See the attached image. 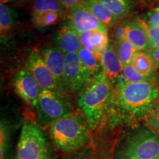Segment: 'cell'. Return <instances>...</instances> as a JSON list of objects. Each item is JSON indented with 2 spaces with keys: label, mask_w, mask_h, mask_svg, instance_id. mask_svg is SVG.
I'll return each mask as SVG.
<instances>
[{
  "label": "cell",
  "mask_w": 159,
  "mask_h": 159,
  "mask_svg": "<svg viewBox=\"0 0 159 159\" xmlns=\"http://www.w3.org/2000/svg\"><path fill=\"white\" fill-rule=\"evenodd\" d=\"M159 102V87L154 80L116 85L110 113L119 122L146 119Z\"/></svg>",
  "instance_id": "6da1fadb"
},
{
  "label": "cell",
  "mask_w": 159,
  "mask_h": 159,
  "mask_svg": "<svg viewBox=\"0 0 159 159\" xmlns=\"http://www.w3.org/2000/svg\"><path fill=\"white\" fill-rule=\"evenodd\" d=\"M114 89V85L102 71L78 97L77 105L92 130L101 126L110 114Z\"/></svg>",
  "instance_id": "7a4b0ae2"
},
{
  "label": "cell",
  "mask_w": 159,
  "mask_h": 159,
  "mask_svg": "<svg viewBox=\"0 0 159 159\" xmlns=\"http://www.w3.org/2000/svg\"><path fill=\"white\" fill-rule=\"evenodd\" d=\"M92 130L82 113L73 112L49 126L55 148L63 153L78 152L88 144Z\"/></svg>",
  "instance_id": "3957f363"
},
{
  "label": "cell",
  "mask_w": 159,
  "mask_h": 159,
  "mask_svg": "<svg viewBox=\"0 0 159 159\" xmlns=\"http://www.w3.org/2000/svg\"><path fill=\"white\" fill-rule=\"evenodd\" d=\"M112 159H159V134L148 125L131 129L115 145Z\"/></svg>",
  "instance_id": "277c9868"
},
{
  "label": "cell",
  "mask_w": 159,
  "mask_h": 159,
  "mask_svg": "<svg viewBox=\"0 0 159 159\" xmlns=\"http://www.w3.org/2000/svg\"><path fill=\"white\" fill-rule=\"evenodd\" d=\"M17 159H52L48 140L35 123L27 122L22 126L17 144Z\"/></svg>",
  "instance_id": "5b68a950"
},
{
  "label": "cell",
  "mask_w": 159,
  "mask_h": 159,
  "mask_svg": "<svg viewBox=\"0 0 159 159\" xmlns=\"http://www.w3.org/2000/svg\"><path fill=\"white\" fill-rule=\"evenodd\" d=\"M35 109L40 122L46 126L74 112L72 105L65 95L47 89H41Z\"/></svg>",
  "instance_id": "8992f818"
},
{
  "label": "cell",
  "mask_w": 159,
  "mask_h": 159,
  "mask_svg": "<svg viewBox=\"0 0 159 159\" xmlns=\"http://www.w3.org/2000/svg\"><path fill=\"white\" fill-rule=\"evenodd\" d=\"M65 71L71 91L77 97L84 92L93 80L80 61L78 53H66Z\"/></svg>",
  "instance_id": "52a82bcc"
},
{
  "label": "cell",
  "mask_w": 159,
  "mask_h": 159,
  "mask_svg": "<svg viewBox=\"0 0 159 159\" xmlns=\"http://www.w3.org/2000/svg\"><path fill=\"white\" fill-rule=\"evenodd\" d=\"M26 69L31 73L41 89L55 91L62 94L57 80L46 63L41 52H32L27 57Z\"/></svg>",
  "instance_id": "ba28073f"
},
{
  "label": "cell",
  "mask_w": 159,
  "mask_h": 159,
  "mask_svg": "<svg viewBox=\"0 0 159 159\" xmlns=\"http://www.w3.org/2000/svg\"><path fill=\"white\" fill-rule=\"evenodd\" d=\"M13 86L19 97L30 106L35 108L41 89L27 69L19 71L14 75Z\"/></svg>",
  "instance_id": "9c48e42d"
},
{
  "label": "cell",
  "mask_w": 159,
  "mask_h": 159,
  "mask_svg": "<svg viewBox=\"0 0 159 159\" xmlns=\"http://www.w3.org/2000/svg\"><path fill=\"white\" fill-rule=\"evenodd\" d=\"M43 60L58 83L61 93L70 89L65 71V53L56 47H46L41 52Z\"/></svg>",
  "instance_id": "30bf717a"
},
{
  "label": "cell",
  "mask_w": 159,
  "mask_h": 159,
  "mask_svg": "<svg viewBox=\"0 0 159 159\" xmlns=\"http://www.w3.org/2000/svg\"><path fill=\"white\" fill-rule=\"evenodd\" d=\"M69 21L78 33L97 30L108 32V27L102 25L83 4L70 10Z\"/></svg>",
  "instance_id": "8fae6325"
},
{
  "label": "cell",
  "mask_w": 159,
  "mask_h": 159,
  "mask_svg": "<svg viewBox=\"0 0 159 159\" xmlns=\"http://www.w3.org/2000/svg\"><path fill=\"white\" fill-rule=\"evenodd\" d=\"M124 25V39L130 41L138 52H148L152 49L143 19L137 17L132 21H125Z\"/></svg>",
  "instance_id": "7c38bea8"
},
{
  "label": "cell",
  "mask_w": 159,
  "mask_h": 159,
  "mask_svg": "<svg viewBox=\"0 0 159 159\" xmlns=\"http://www.w3.org/2000/svg\"><path fill=\"white\" fill-rule=\"evenodd\" d=\"M55 47L65 53H77L82 47L78 33L69 21L63 24L57 31L54 39Z\"/></svg>",
  "instance_id": "4fadbf2b"
},
{
  "label": "cell",
  "mask_w": 159,
  "mask_h": 159,
  "mask_svg": "<svg viewBox=\"0 0 159 159\" xmlns=\"http://www.w3.org/2000/svg\"><path fill=\"white\" fill-rule=\"evenodd\" d=\"M82 47L96 55L101 60L102 55L108 47V32L91 31L78 33Z\"/></svg>",
  "instance_id": "5bb4252c"
},
{
  "label": "cell",
  "mask_w": 159,
  "mask_h": 159,
  "mask_svg": "<svg viewBox=\"0 0 159 159\" xmlns=\"http://www.w3.org/2000/svg\"><path fill=\"white\" fill-rule=\"evenodd\" d=\"M102 70L113 85L116 84L117 80L122 74L124 64L119 58L113 44L108 47L101 57Z\"/></svg>",
  "instance_id": "9a60e30c"
},
{
  "label": "cell",
  "mask_w": 159,
  "mask_h": 159,
  "mask_svg": "<svg viewBox=\"0 0 159 159\" xmlns=\"http://www.w3.org/2000/svg\"><path fill=\"white\" fill-rule=\"evenodd\" d=\"M83 5L108 28L116 26L121 20L98 0H84Z\"/></svg>",
  "instance_id": "2e32d148"
},
{
  "label": "cell",
  "mask_w": 159,
  "mask_h": 159,
  "mask_svg": "<svg viewBox=\"0 0 159 159\" xmlns=\"http://www.w3.org/2000/svg\"><path fill=\"white\" fill-rule=\"evenodd\" d=\"M17 18L16 12L11 6L5 4L0 5V35L2 41L8 37L14 29Z\"/></svg>",
  "instance_id": "e0dca14e"
},
{
  "label": "cell",
  "mask_w": 159,
  "mask_h": 159,
  "mask_svg": "<svg viewBox=\"0 0 159 159\" xmlns=\"http://www.w3.org/2000/svg\"><path fill=\"white\" fill-rule=\"evenodd\" d=\"M114 14L122 20L134 10L135 0H98Z\"/></svg>",
  "instance_id": "ac0fdd59"
},
{
  "label": "cell",
  "mask_w": 159,
  "mask_h": 159,
  "mask_svg": "<svg viewBox=\"0 0 159 159\" xmlns=\"http://www.w3.org/2000/svg\"><path fill=\"white\" fill-rule=\"evenodd\" d=\"M131 64L141 75L147 77L153 76L152 73L156 68L153 61L148 52H138Z\"/></svg>",
  "instance_id": "d6986e66"
},
{
  "label": "cell",
  "mask_w": 159,
  "mask_h": 159,
  "mask_svg": "<svg viewBox=\"0 0 159 159\" xmlns=\"http://www.w3.org/2000/svg\"><path fill=\"white\" fill-rule=\"evenodd\" d=\"M77 53L83 64L89 71L93 78L103 71L101 60L99 59L94 53L83 47Z\"/></svg>",
  "instance_id": "ffe728a7"
},
{
  "label": "cell",
  "mask_w": 159,
  "mask_h": 159,
  "mask_svg": "<svg viewBox=\"0 0 159 159\" xmlns=\"http://www.w3.org/2000/svg\"><path fill=\"white\" fill-rule=\"evenodd\" d=\"M119 58L122 61L124 66L132 63L135 55L138 52L136 47L126 39L116 40L113 43Z\"/></svg>",
  "instance_id": "44dd1931"
},
{
  "label": "cell",
  "mask_w": 159,
  "mask_h": 159,
  "mask_svg": "<svg viewBox=\"0 0 159 159\" xmlns=\"http://www.w3.org/2000/svg\"><path fill=\"white\" fill-rule=\"evenodd\" d=\"M62 14L53 11H45L32 15V21L37 28L44 29L56 24Z\"/></svg>",
  "instance_id": "7402d4cb"
},
{
  "label": "cell",
  "mask_w": 159,
  "mask_h": 159,
  "mask_svg": "<svg viewBox=\"0 0 159 159\" xmlns=\"http://www.w3.org/2000/svg\"><path fill=\"white\" fill-rule=\"evenodd\" d=\"M65 8L58 0H35L32 7V15L45 11H53L63 15Z\"/></svg>",
  "instance_id": "603a6c76"
},
{
  "label": "cell",
  "mask_w": 159,
  "mask_h": 159,
  "mask_svg": "<svg viewBox=\"0 0 159 159\" xmlns=\"http://www.w3.org/2000/svg\"><path fill=\"white\" fill-rule=\"evenodd\" d=\"M122 75L126 80L127 83H141L154 80L153 76L147 77L141 75L136 70L132 64L125 66L122 71Z\"/></svg>",
  "instance_id": "cb8c5ba5"
},
{
  "label": "cell",
  "mask_w": 159,
  "mask_h": 159,
  "mask_svg": "<svg viewBox=\"0 0 159 159\" xmlns=\"http://www.w3.org/2000/svg\"><path fill=\"white\" fill-rule=\"evenodd\" d=\"M9 141V132L7 127L3 122H1L0 130V159L5 158Z\"/></svg>",
  "instance_id": "d4e9b609"
},
{
  "label": "cell",
  "mask_w": 159,
  "mask_h": 159,
  "mask_svg": "<svg viewBox=\"0 0 159 159\" xmlns=\"http://www.w3.org/2000/svg\"><path fill=\"white\" fill-rule=\"evenodd\" d=\"M143 22H144V27L147 30L149 39H150L151 48L152 49L159 48V28L150 25L145 21L144 19H143Z\"/></svg>",
  "instance_id": "484cf974"
},
{
  "label": "cell",
  "mask_w": 159,
  "mask_h": 159,
  "mask_svg": "<svg viewBox=\"0 0 159 159\" xmlns=\"http://www.w3.org/2000/svg\"><path fill=\"white\" fill-rule=\"evenodd\" d=\"M145 121L148 126L159 134V102L157 103Z\"/></svg>",
  "instance_id": "4316f807"
},
{
  "label": "cell",
  "mask_w": 159,
  "mask_h": 159,
  "mask_svg": "<svg viewBox=\"0 0 159 159\" xmlns=\"http://www.w3.org/2000/svg\"><path fill=\"white\" fill-rule=\"evenodd\" d=\"M144 19L150 25L159 28V7H156L149 11Z\"/></svg>",
  "instance_id": "83f0119b"
},
{
  "label": "cell",
  "mask_w": 159,
  "mask_h": 159,
  "mask_svg": "<svg viewBox=\"0 0 159 159\" xmlns=\"http://www.w3.org/2000/svg\"><path fill=\"white\" fill-rule=\"evenodd\" d=\"M66 10H71L76 6L83 4L84 0H58Z\"/></svg>",
  "instance_id": "f1b7e54d"
},
{
  "label": "cell",
  "mask_w": 159,
  "mask_h": 159,
  "mask_svg": "<svg viewBox=\"0 0 159 159\" xmlns=\"http://www.w3.org/2000/svg\"><path fill=\"white\" fill-rule=\"evenodd\" d=\"M62 159H91L90 153L85 150H82L80 152H75V154L71 155L66 158H63Z\"/></svg>",
  "instance_id": "f546056e"
},
{
  "label": "cell",
  "mask_w": 159,
  "mask_h": 159,
  "mask_svg": "<svg viewBox=\"0 0 159 159\" xmlns=\"http://www.w3.org/2000/svg\"><path fill=\"white\" fill-rule=\"evenodd\" d=\"M148 52L150 54L152 61H153L155 68H156V69H159V48L152 49L148 51Z\"/></svg>",
  "instance_id": "4dcf8cb0"
},
{
  "label": "cell",
  "mask_w": 159,
  "mask_h": 159,
  "mask_svg": "<svg viewBox=\"0 0 159 159\" xmlns=\"http://www.w3.org/2000/svg\"><path fill=\"white\" fill-rule=\"evenodd\" d=\"M0 1H1V4H5V5H7L8 3L13 2L16 1V0H0Z\"/></svg>",
  "instance_id": "1f68e13d"
},
{
  "label": "cell",
  "mask_w": 159,
  "mask_h": 159,
  "mask_svg": "<svg viewBox=\"0 0 159 159\" xmlns=\"http://www.w3.org/2000/svg\"><path fill=\"white\" fill-rule=\"evenodd\" d=\"M157 1H158V2H159V0H157Z\"/></svg>",
  "instance_id": "d6a6232c"
}]
</instances>
